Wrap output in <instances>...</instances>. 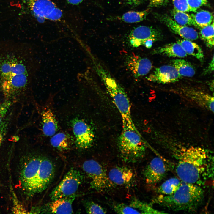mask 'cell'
Returning <instances> with one entry per match:
<instances>
[{
  "mask_svg": "<svg viewBox=\"0 0 214 214\" xmlns=\"http://www.w3.org/2000/svg\"><path fill=\"white\" fill-rule=\"evenodd\" d=\"M174 169L182 181L200 185L213 176V158L200 148H182L173 153Z\"/></svg>",
  "mask_w": 214,
  "mask_h": 214,
  "instance_id": "6da1fadb",
  "label": "cell"
},
{
  "mask_svg": "<svg viewBox=\"0 0 214 214\" xmlns=\"http://www.w3.org/2000/svg\"><path fill=\"white\" fill-rule=\"evenodd\" d=\"M204 197V191L199 185L182 181L173 194L159 195L153 199L152 203L173 211L193 212L201 205Z\"/></svg>",
  "mask_w": 214,
  "mask_h": 214,
  "instance_id": "7a4b0ae2",
  "label": "cell"
},
{
  "mask_svg": "<svg viewBox=\"0 0 214 214\" xmlns=\"http://www.w3.org/2000/svg\"><path fill=\"white\" fill-rule=\"evenodd\" d=\"M94 64L96 72L120 114L122 127L137 129L131 117L130 101L124 88L100 64L97 63Z\"/></svg>",
  "mask_w": 214,
  "mask_h": 214,
  "instance_id": "3957f363",
  "label": "cell"
},
{
  "mask_svg": "<svg viewBox=\"0 0 214 214\" xmlns=\"http://www.w3.org/2000/svg\"><path fill=\"white\" fill-rule=\"evenodd\" d=\"M118 144L121 158L126 162H136L145 155V146L137 129L122 127Z\"/></svg>",
  "mask_w": 214,
  "mask_h": 214,
  "instance_id": "277c9868",
  "label": "cell"
},
{
  "mask_svg": "<svg viewBox=\"0 0 214 214\" xmlns=\"http://www.w3.org/2000/svg\"><path fill=\"white\" fill-rule=\"evenodd\" d=\"M82 168L90 180V188L97 192H105L114 186L106 169L97 161L86 160L84 163Z\"/></svg>",
  "mask_w": 214,
  "mask_h": 214,
  "instance_id": "5b68a950",
  "label": "cell"
},
{
  "mask_svg": "<svg viewBox=\"0 0 214 214\" xmlns=\"http://www.w3.org/2000/svg\"><path fill=\"white\" fill-rule=\"evenodd\" d=\"M0 75L2 90L7 98L14 96L23 89L27 81L28 73L25 69H11Z\"/></svg>",
  "mask_w": 214,
  "mask_h": 214,
  "instance_id": "8992f818",
  "label": "cell"
},
{
  "mask_svg": "<svg viewBox=\"0 0 214 214\" xmlns=\"http://www.w3.org/2000/svg\"><path fill=\"white\" fill-rule=\"evenodd\" d=\"M83 176L78 170L72 168L53 190L50 195L51 199L53 201L75 194L83 182Z\"/></svg>",
  "mask_w": 214,
  "mask_h": 214,
  "instance_id": "52a82bcc",
  "label": "cell"
},
{
  "mask_svg": "<svg viewBox=\"0 0 214 214\" xmlns=\"http://www.w3.org/2000/svg\"><path fill=\"white\" fill-rule=\"evenodd\" d=\"M26 2L31 13L38 21H59L62 17V10L51 0H26Z\"/></svg>",
  "mask_w": 214,
  "mask_h": 214,
  "instance_id": "ba28073f",
  "label": "cell"
},
{
  "mask_svg": "<svg viewBox=\"0 0 214 214\" xmlns=\"http://www.w3.org/2000/svg\"><path fill=\"white\" fill-rule=\"evenodd\" d=\"M55 170L54 165L51 160L42 158L29 195L38 193L45 190L52 181Z\"/></svg>",
  "mask_w": 214,
  "mask_h": 214,
  "instance_id": "9c48e42d",
  "label": "cell"
},
{
  "mask_svg": "<svg viewBox=\"0 0 214 214\" xmlns=\"http://www.w3.org/2000/svg\"><path fill=\"white\" fill-rule=\"evenodd\" d=\"M76 146L81 149L90 147L93 143L95 134L90 126L84 120L75 118L71 122Z\"/></svg>",
  "mask_w": 214,
  "mask_h": 214,
  "instance_id": "30bf717a",
  "label": "cell"
},
{
  "mask_svg": "<svg viewBox=\"0 0 214 214\" xmlns=\"http://www.w3.org/2000/svg\"><path fill=\"white\" fill-rule=\"evenodd\" d=\"M162 38L159 30L151 27L140 26L132 30L128 35V40L130 46L137 48L144 46L145 43L150 40L155 42Z\"/></svg>",
  "mask_w": 214,
  "mask_h": 214,
  "instance_id": "8fae6325",
  "label": "cell"
},
{
  "mask_svg": "<svg viewBox=\"0 0 214 214\" xmlns=\"http://www.w3.org/2000/svg\"><path fill=\"white\" fill-rule=\"evenodd\" d=\"M167 165L160 158H153L145 167L143 176L146 183L155 185L160 182L165 177L167 172Z\"/></svg>",
  "mask_w": 214,
  "mask_h": 214,
  "instance_id": "7c38bea8",
  "label": "cell"
},
{
  "mask_svg": "<svg viewBox=\"0 0 214 214\" xmlns=\"http://www.w3.org/2000/svg\"><path fill=\"white\" fill-rule=\"evenodd\" d=\"M108 176L114 186L129 187L136 182L135 173L132 169L127 166L114 167L110 170Z\"/></svg>",
  "mask_w": 214,
  "mask_h": 214,
  "instance_id": "4fadbf2b",
  "label": "cell"
},
{
  "mask_svg": "<svg viewBox=\"0 0 214 214\" xmlns=\"http://www.w3.org/2000/svg\"><path fill=\"white\" fill-rule=\"evenodd\" d=\"M42 158L40 157L32 158L25 164L21 170L20 177L22 186L29 195Z\"/></svg>",
  "mask_w": 214,
  "mask_h": 214,
  "instance_id": "5bb4252c",
  "label": "cell"
},
{
  "mask_svg": "<svg viewBox=\"0 0 214 214\" xmlns=\"http://www.w3.org/2000/svg\"><path fill=\"white\" fill-rule=\"evenodd\" d=\"M182 78L171 65H164L156 68L147 78L149 81L163 84L174 83Z\"/></svg>",
  "mask_w": 214,
  "mask_h": 214,
  "instance_id": "9a60e30c",
  "label": "cell"
},
{
  "mask_svg": "<svg viewBox=\"0 0 214 214\" xmlns=\"http://www.w3.org/2000/svg\"><path fill=\"white\" fill-rule=\"evenodd\" d=\"M126 66L136 78L147 75L152 67L151 61L147 58L130 54L125 59Z\"/></svg>",
  "mask_w": 214,
  "mask_h": 214,
  "instance_id": "2e32d148",
  "label": "cell"
},
{
  "mask_svg": "<svg viewBox=\"0 0 214 214\" xmlns=\"http://www.w3.org/2000/svg\"><path fill=\"white\" fill-rule=\"evenodd\" d=\"M160 17L161 21L171 31L183 39L193 40L199 38L198 32L193 28L180 25L168 15H164Z\"/></svg>",
  "mask_w": 214,
  "mask_h": 214,
  "instance_id": "e0dca14e",
  "label": "cell"
},
{
  "mask_svg": "<svg viewBox=\"0 0 214 214\" xmlns=\"http://www.w3.org/2000/svg\"><path fill=\"white\" fill-rule=\"evenodd\" d=\"M76 196L75 193L52 201L47 206L46 211L50 213H73L72 204Z\"/></svg>",
  "mask_w": 214,
  "mask_h": 214,
  "instance_id": "ac0fdd59",
  "label": "cell"
},
{
  "mask_svg": "<svg viewBox=\"0 0 214 214\" xmlns=\"http://www.w3.org/2000/svg\"><path fill=\"white\" fill-rule=\"evenodd\" d=\"M42 131L44 135L52 136L58 130V123L52 110L48 106H46L41 112Z\"/></svg>",
  "mask_w": 214,
  "mask_h": 214,
  "instance_id": "d6986e66",
  "label": "cell"
},
{
  "mask_svg": "<svg viewBox=\"0 0 214 214\" xmlns=\"http://www.w3.org/2000/svg\"><path fill=\"white\" fill-rule=\"evenodd\" d=\"M151 53L152 54H159L169 57L184 58L187 56L181 45L177 42L156 48Z\"/></svg>",
  "mask_w": 214,
  "mask_h": 214,
  "instance_id": "ffe728a7",
  "label": "cell"
},
{
  "mask_svg": "<svg viewBox=\"0 0 214 214\" xmlns=\"http://www.w3.org/2000/svg\"><path fill=\"white\" fill-rule=\"evenodd\" d=\"M73 143L71 136L66 133L59 132L52 136L50 143L54 148L60 151L69 150Z\"/></svg>",
  "mask_w": 214,
  "mask_h": 214,
  "instance_id": "44dd1931",
  "label": "cell"
},
{
  "mask_svg": "<svg viewBox=\"0 0 214 214\" xmlns=\"http://www.w3.org/2000/svg\"><path fill=\"white\" fill-rule=\"evenodd\" d=\"M177 42L181 45L187 55L193 56L202 63L204 62L203 52L197 44L191 40L185 39H179Z\"/></svg>",
  "mask_w": 214,
  "mask_h": 214,
  "instance_id": "7402d4cb",
  "label": "cell"
},
{
  "mask_svg": "<svg viewBox=\"0 0 214 214\" xmlns=\"http://www.w3.org/2000/svg\"><path fill=\"white\" fill-rule=\"evenodd\" d=\"M171 65L174 67L181 76L192 77L195 74L193 66L189 62L184 59H176L171 60Z\"/></svg>",
  "mask_w": 214,
  "mask_h": 214,
  "instance_id": "603a6c76",
  "label": "cell"
},
{
  "mask_svg": "<svg viewBox=\"0 0 214 214\" xmlns=\"http://www.w3.org/2000/svg\"><path fill=\"white\" fill-rule=\"evenodd\" d=\"M182 182L178 178H170L164 182L157 188V192L159 195H171L178 189Z\"/></svg>",
  "mask_w": 214,
  "mask_h": 214,
  "instance_id": "cb8c5ba5",
  "label": "cell"
},
{
  "mask_svg": "<svg viewBox=\"0 0 214 214\" xmlns=\"http://www.w3.org/2000/svg\"><path fill=\"white\" fill-rule=\"evenodd\" d=\"M149 12L148 9L142 11H130L121 16L113 18L119 21L129 23H133L141 22L144 19Z\"/></svg>",
  "mask_w": 214,
  "mask_h": 214,
  "instance_id": "d4e9b609",
  "label": "cell"
},
{
  "mask_svg": "<svg viewBox=\"0 0 214 214\" xmlns=\"http://www.w3.org/2000/svg\"><path fill=\"white\" fill-rule=\"evenodd\" d=\"M191 15L196 27L200 28L210 24L213 21L212 13L210 12L201 10Z\"/></svg>",
  "mask_w": 214,
  "mask_h": 214,
  "instance_id": "484cf974",
  "label": "cell"
},
{
  "mask_svg": "<svg viewBox=\"0 0 214 214\" xmlns=\"http://www.w3.org/2000/svg\"><path fill=\"white\" fill-rule=\"evenodd\" d=\"M129 205L138 210L141 214L166 213L164 211L155 209L151 204L143 202L136 198H133L132 199Z\"/></svg>",
  "mask_w": 214,
  "mask_h": 214,
  "instance_id": "4316f807",
  "label": "cell"
},
{
  "mask_svg": "<svg viewBox=\"0 0 214 214\" xmlns=\"http://www.w3.org/2000/svg\"><path fill=\"white\" fill-rule=\"evenodd\" d=\"M171 14L174 21L180 25L184 26H193L196 27V23L191 15L185 12L174 8Z\"/></svg>",
  "mask_w": 214,
  "mask_h": 214,
  "instance_id": "83f0119b",
  "label": "cell"
},
{
  "mask_svg": "<svg viewBox=\"0 0 214 214\" xmlns=\"http://www.w3.org/2000/svg\"><path fill=\"white\" fill-rule=\"evenodd\" d=\"M199 34L202 40L209 48L214 45V22L210 25L200 28Z\"/></svg>",
  "mask_w": 214,
  "mask_h": 214,
  "instance_id": "f1b7e54d",
  "label": "cell"
},
{
  "mask_svg": "<svg viewBox=\"0 0 214 214\" xmlns=\"http://www.w3.org/2000/svg\"><path fill=\"white\" fill-rule=\"evenodd\" d=\"M86 211L88 214H105L106 210L100 205L91 201L86 200L83 202Z\"/></svg>",
  "mask_w": 214,
  "mask_h": 214,
  "instance_id": "f546056e",
  "label": "cell"
},
{
  "mask_svg": "<svg viewBox=\"0 0 214 214\" xmlns=\"http://www.w3.org/2000/svg\"><path fill=\"white\" fill-rule=\"evenodd\" d=\"M114 211L119 214H141L137 210L124 203H115L113 204Z\"/></svg>",
  "mask_w": 214,
  "mask_h": 214,
  "instance_id": "4dcf8cb0",
  "label": "cell"
},
{
  "mask_svg": "<svg viewBox=\"0 0 214 214\" xmlns=\"http://www.w3.org/2000/svg\"><path fill=\"white\" fill-rule=\"evenodd\" d=\"M174 9L184 12H196V10L191 7L189 5L187 0H172Z\"/></svg>",
  "mask_w": 214,
  "mask_h": 214,
  "instance_id": "1f68e13d",
  "label": "cell"
},
{
  "mask_svg": "<svg viewBox=\"0 0 214 214\" xmlns=\"http://www.w3.org/2000/svg\"><path fill=\"white\" fill-rule=\"evenodd\" d=\"M10 100H7L0 104V124L12 104Z\"/></svg>",
  "mask_w": 214,
  "mask_h": 214,
  "instance_id": "d6a6232c",
  "label": "cell"
},
{
  "mask_svg": "<svg viewBox=\"0 0 214 214\" xmlns=\"http://www.w3.org/2000/svg\"><path fill=\"white\" fill-rule=\"evenodd\" d=\"M9 120L7 119H3L0 124V147L6 134L8 129Z\"/></svg>",
  "mask_w": 214,
  "mask_h": 214,
  "instance_id": "836d02e7",
  "label": "cell"
},
{
  "mask_svg": "<svg viewBox=\"0 0 214 214\" xmlns=\"http://www.w3.org/2000/svg\"><path fill=\"white\" fill-rule=\"evenodd\" d=\"M189 6L192 8L197 10L200 7L206 5L207 0H187Z\"/></svg>",
  "mask_w": 214,
  "mask_h": 214,
  "instance_id": "e575fe53",
  "label": "cell"
},
{
  "mask_svg": "<svg viewBox=\"0 0 214 214\" xmlns=\"http://www.w3.org/2000/svg\"><path fill=\"white\" fill-rule=\"evenodd\" d=\"M168 0H149V6L151 7H160L166 5Z\"/></svg>",
  "mask_w": 214,
  "mask_h": 214,
  "instance_id": "d590c367",
  "label": "cell"
},
{
  "mask_svg": "<svg viewBox=\"0 0 214 214\" xmlns=\"http://www.w3.org/2000/svg\"><path fill=\"white\" fill-rule=\"evenodd\" d=\"M214 70V56H213L212 59L209 63L208 66L205 68L203 71V74L204 75L210 74Z\"/></svg>",
  "mask_w": 214,
  "mask_h": 214,
  "instance_id": "8d00e7d4",
  "label": "cell"
},
{
  "mask_svg": "<svg viewBox=\"0 0 214 214\" xmlns=\"http://www.w3.org/2000/svg\"><path fill=\"white\" fill-rule=\"evenodd\" d=\"M145 0H125L126 3L129 5L136 7L142 4Z\"/></svg>",
  "mask_w": 214,
  "mask_h": 214,
  "instance_id": "74e56055",
  "label": "cell"
},
{
  "mask_svg": "<svg viewBox=\"0 0 214 214\" xmlns=\"http://www.w3.org/2000/svg\"><path fill=\"white\" fill-rule=\"evenodd\" d=\"M67 2L70 4L73 5H77L81 3L83 0H66Z\"/></svg>",
  "mask_w": 214,
  "mask_h": 214,
  "instance_id": "f35d334b",
  "label": "cell"
},
{
  "mask_svg": "<svg viewBox=\"0 0 214 214\" xmlns=\"http://www.w3.org/2000/svg\"><path fill=\"white\" fill-rule=\"evenodd\" d=\"M211 103L210 104V108L213 111V98L211 100Z\"/></svg>",
  "mask_w": 214,
  "mask_h": 214,
  "instance_id": "ab89813d",
  "label": "cell"
}]
</instances>
